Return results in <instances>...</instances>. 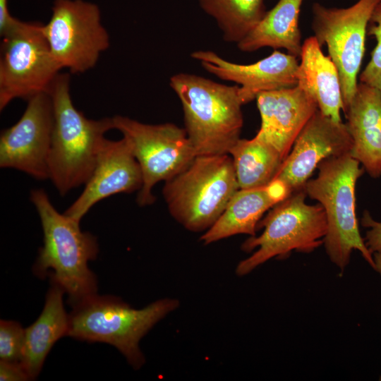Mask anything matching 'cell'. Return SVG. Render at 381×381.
<instances>
[{
  "mask_svg": "<svg viewBox=\"0 0 381 381\" xmlns=\"http://www.w3.org/2000/svg\"><path fill=\"white\" fill-rule=\"evenodd\" d=\"M199 4L217 22L224 39L236 44L255 28L267 12L264 0H199Z\"/></svg>",
  "mask_w": 381,
  "mask_h": 381,
  "instance_id": "cell-23",
  "label": "cell"
},
{
  "mask_svg": "<svg viewBox=\"0 0 381 381\" xmlns=\"http://www.w3.org/2000/svg\"><path fill=\"white\" fill-rule=\"evenodd\" d=\"M179 306L178 300L164 298L135 309L116 296L97 294L73 307L66 336L112 345L138 369L145 363L140 339Z\"/></svg>",
  "mask_w": 381,
  "mask_h": 381,
  "instance_id": "cell-5",
  "label": "cell"
},
{
  "mask_svg": "<svg viewBox=\"0 0 381 381\" xmlns=\"http://www.w3.org/2000/svg\"><path fill=\"white\" fill-rule=\"evenodd\" d=\"M51 282L41 314L25 329L21 364L30 380L38 376L52 346L68 332V315L63 301L64 291L57 284Z\"/></svg>",
  "mask_w": 381,
  "mask_h": 381,
  "instance_id": "cell-20",
  "label": "cell"
},
{
  "mask_svg": "<svg viewBox=\"0 0 381 381\" xmlns=\"http://www.w3.org/2000/svg\"><path fill=\"white\" fill-rule=\"evenodd\" d=\"M239 190L229 154L197 155L164 182L162 193L171 216L193 232L208 230Z\"/></svg>",
  "mask_w": 381,
  "mask_h": 381,
  "instance_id": "cell-6",
  "label": "cell"
},
{
  "mask_svg": "<svg viewBox=\"0 0 381 381\" xmlns=\"http://www.w3.org/2000/svg\"><path fill=\"white\" fill-rule=\"evenodd\" d=\"M170 86L181 102L184 129L196 155L229 154L243 123L239 86L188 73L171 76Z\"/></svg>",
  "mask_w": 381,
  "mask_h": 381,
  "instance_id": "cell-3",
  "label": "cell"
},
{
  "mask_svg": "<svg viewBox=\"0 0 381 381\" xmlns=\"http://www.w3.org/2000/svg\"><path fill=\"white\" fill-rule=\"evenodd\" d=\"M54 110L48 92L28 100L20 119L0 135V167L21 171L37 180L49 179V155Z\"/></svg>",
  "mask_w": 381,
  "mask_h": 381,
  "instance_id": "cell-12",
  "label": "cell"
},
{
  "mask_svg": "<svg viewBox=\"0 0 381 381\" xmlns=\"http://www.w3.org/2000/svg\"><path fill=\"white\" fill-rule=\"evenodd\" d=\"M373 259L375 261V269L380 276H381V254L378 253H375L373 254Z\"/></svg>",
  "mask_w": 381,
  "mask_h": 381,
  "instance_id": "cell-29",
  "label": "cell"
},
{
  "mask_svg": "<svg viewBox=\"0 0 381 381\" xmlns=\"http://www.w3.org/2000/svg\"><path fill=\"white\" fill-rule=\"evenodd\" d=\"M114 128L123 135L137 159L143 186L137 197L140 206L153 203V187L184 169L197 156L184 128L171 123L147 124L127 116L112 117Z\"/></svg>",
  "mask_w": 381,
  "mask_h": 381,
  "instance_id": "cell-9",
  "label": "cell"
},
{
  "mask_svg": "<svg viewBox=\"0 0 381 381\" xmlns=\"http://www.w3.org/2000/svg\"><path fill=\"white\" fill-rule=\"evenodd\" d=\"M18 20L8 11V0H0V35H3Z\"/></svg>",
  "mask_w": 381,
  "mask_h": 381,
  "instance_id": "cell-28",
  "label": "cell"
},
{
  "mask_svg": "<svg viewBox=\"0 0 381 381\" xmlns=\"http://www.w3.org/2000/svg\"><path fill=\"white\" fill-rule=\"evenodd\" d=\"M255 99L261 118L256 136L276 148L285 159L318 105L297 85L261 92Z\"/></svg>",
  "mask_w": 381,
  "mask_h": 381,
  "instance_id": "cell-16",
  "label": "cell"
},
{
  "mask_svg": "<svg viewBox=\"0 0 381 381\" xmlns=\"http://www.w3.org/2000/svg\"><path fill=\"white\" fill-rule=\"evenodd\" d=\"M361 224L368 229L363 238L369 251L372 255L381 254V222L375 221L368 211H364Z\"/></svg>",
  "mask_w": 381,
  "mask_h": 381,
  "instance_id": "cell-26",
  "label": "cell"
},
{
  "mask_svg": "<svg viewBox=\"0 0 381 381\" xmlns=\"http://www.w3.org/2000/svg\"><path fill=\"white\" fill-rule=\"evenodd\" d=\"M25 329L12 320L0 322V361L21 363L25 344Z\"/></svg>",
  "mask_w": 381,
  "mask_h": 381,
  "instance_id": "cell-25",
  "label": "cell"
},
{
  "mask_svg": "<svg viewBox=\"0 0 381 381\" xmlns=\"http://www.w3.org/2000/svg\"><path fill=\"white\" fill-rule=\"evenodd\" d=\"M380 1L358 0L344 8L329 7L318 2L312 6V30L319 44L327 46L328 56L337 68L344 111L357 89L368 22Z\"/></svg>",
  "mask_w": 381,
  "mask_h": 381,
  "instance_id": "cell-10",
  "label": "cell"
},
{
  "mask_svg": "<svg viewBox=\"0 0 381 381\" xmlns=\"http://www.w3.org/2000/svg\"><path fill=\"white\" fill-rule=\"evenodd\" d=\"M303 0H278L263 18L242 41L237 44L243 52H254L262 47L284 49L299 57L301 33L299 16Z\"/></svg>",
  "mask_w": 381,
  "mask_h": 381,
  "instance_id": "cell-21",
  "label": "cell"
},
{
  "mask_svg": "<svg viewBox=\"0 0 381 381\" xmlns=\"http://www.w3.org/2000/svg\"><path fill=\"white\" fill-rule=\"evenodd\" d=\"M290 194L287 187L278 179L265 186L238 190L200 240L209 244L237 234L255 236L264 213Z\"/></svg>",
  "mask_w": 381,
  "mask_h": 381,
  "instance_id": "cell-18",
  "label": "cell"
},
{
  "mask_svg": "<svg viewBox=\"0 0 381 381\" xmlns=\"http://www.w3.org/2000/svg\"><path fill=\"white\" fill-rule=\"evenodd\" d=\"M306 196L303 190L291 193L260 219L257 229L263 228L262 233L241 245L247 253L257 250L238 264L237 275L248 274L273 258H287L293 250L309 253L323 244L327 229L325 210L320 203L307 204Z\"/></svg>",
  "mask_w": 381,
  "mask_h": 381,
  "instance_id": "cell-7",
  "label": "cell"
},
{
  "mask_svg": "<svg viewBox=\"0 0 381 381\" xmlns=\"http://www.w3.org/2000/svg\"><path fill=\"white\" fill-rule=\"evenodd\" d=\"M142 186L140 167L126 140L105 138L83 191L64 214L80 222L100 200L117 193L139 191Z\"/></svg>",
  "mask_w": 381,
  "mask_h": 381,
  "instance_id": "cell-14",
  "label": "cell"
},
{
  "mask_svg": "<svg viewBox=\"0 0 381 381\" xmlns=\"http://www.w3.org/2000/svg\"><path fill=\"white\" fill-rule=\"evenodd\" d=\"M353 142L351 155L374 179L381 176V91L359 83L344 111Z\"/></svg>",
  "mask_w": 381,
  "mask_h": 381,
  "instance_id": "cell-17",
  "label": "cell"
},
{
  "mask_svg": "<svg viewBox=\"0 0 381 381\" xmlns=\"http://www.w3.org/2000/svg\"><path fill=\"white\" fill-rule=\"evenodd\" d=\"M1 37V111L13 99L49 93L61 70L52 54L43 24L18 20Z\"/></svg>",
  "mask_w": 381,
  "mask_h": 381,
  "instance_id": "cell-8",
  "label": "cell"
},
{
  "mask_svg": "<svg viewBox=\"0 0 381 381\" xmlns=\"http://www.w3.org/2000/svg\"><path fill=\"white\" fill-rule=\"evenodd\" d=\"M350 153L327 158L318 166L317 176L303 187L307 196L325 210L327 229L323 244L331 262L342 272L354 250L375 269L373 255L361 236L356 217V186L365 171Z\"/></svg>",
  "mask_w": 381,
  "mask_h": 381,
  "instance_id": "cell-4",
  "label": "cell"
},
{
  "mask_svg": "<svg viewBox=\"0 0 381 381\" xmlns=\"http://www.w3.org/2000/svg\"><path fill=\"white\" fill-rule=\"evenodd\" d=\"M30 200L39 214L43 232V246L39 250L34 272L41 277L50 276L68 295L75 306L97 294L95 274L88 262L99 252L95 236L82 231L80 222L59 213L43 189L30 192Z\"/></svg>",
  "mask_w": 381,
  "mask_h": 381,
  "instance_id": "cell-1",
  "label": "cell"
},
{
  "mask_svg": "<svg viewBox=\"0 0 381 381\" xmlns=\"http://www.w3.org/2000/svg\"><path fill=\"white\" fill-rule=\"evenodd\" d=\"M352 146L345 123L334 121L318 109L300 132L274 179L291 193L303 190L322 161L350 153Z\"/></svg>",
  "mask_w": 381,
  "mask_h": 381,
  "instance_id": "cell-13",
  "label": "cell"
},
{
  "mask_svg": "<svg viewBox=\"0 0 381 381\" xmlns=\"http://www.w3.org/2000/svg\"><path fill=\"white\" fill-rule=\"evenodd\" d=\"M229 154L233 159L239 189L268 185L284 161L276 148L256 135L250 140L239 138Z\"/></svg>",
  "mask_w": 381,
  "mask_h": 381,
  "instance_id": "cell-22",
  "label": "cell"
},
{
  "mask_svg": "<svg viewBox=\"0 0 381 381\" xmlns=\"http://www.w3.org/2000/svg\"><path fill=\"white\" fill-rule=\"evenodd\" d=\"M49 94L54 110V127L49 155V179L61 196L90 177L105 140L114 128L112 117L87 119L78 110L70 93V76L59 73Z\"/></svg>",
  "mask_w": 381,
  "mask_h": 381,
  "instance_id": "cell-2",
  "label": "cell"
},
{
  "mask_svg": "<svg viewBox=\"0 0 381 381\" xmlns=\"http://www.w3.org/2000/svg\"><path fill=\"white\" fill-rule=\"evenodd\" d=\"M321 47L314 36L303 42L297 85L315 101L323 115L341 122L343 100L339 72L331 58L324 54Z\"/></svg>",
  "mask_w": 381,
  "mask_h": 381,
  "instance_id": "cell-19",
  "label": "cell"
},
{
  "mask_svg": "<svg viewBox=\"0 0 381 381\" xmlns=\"http://www.w3.org/2000/svg\"><path fill=\"white\" fill-rule=\"evenodd\" d=\"M367 35L375 37L376 45L371 52L369 62L360 75V82L381 91V1L371 14Z\"/></svg>",
  "mask_w": 381,
  "mask_h": 381,
  "instance_id": "cell-24",
  "label": "cell"
},
{
  "mask_svg": "<svg viewBox=\"0 0 381 381\" xmlns=\"http://www.w3.org/2000/svg\"><path fill=\"white\" fill-rule=\"evenodd\" d=\"M43 32L57 64L72 73L94 68L110 44L99 7L83 0H55Z\"/></svg>",
  "mask_w": 381,
  "mask_h": 381,
  "instance_id": "cell-11",
  "label": "cell"
},
{
  "mask_svg": "<svg viewBox=\"0 0 381 381\" xmlns=\"http://www.w3.org/2000/svg\"><path fill=\"white\" fill-rule=\"evenodd\" d=\"M30 380L21 363L0 361L1 381H23Z\"/></svg>",
  "mask_w": 381,
  "mask_h": 381,
  "instance_id": "cell-27",
  "label": "cell"
},
{
  "mask_svg": "<svg viewBox=\"0 0 381 381\" xmlns=\"http://www.w3.org/2000/svg\"><path fill=\"white\" fill-rule=\"evenodd\" d=\"M191 56L209 73L239 85L244 104L255 99L261 92L297 85L298 57L277 50L250 64L229 61L212 51H196Z\"/></svg>",
  "mask_w": 381,
  "mask_h": 381,
  "instance_id": "cell-15",
  "label": "cell"
}]
</instances>
